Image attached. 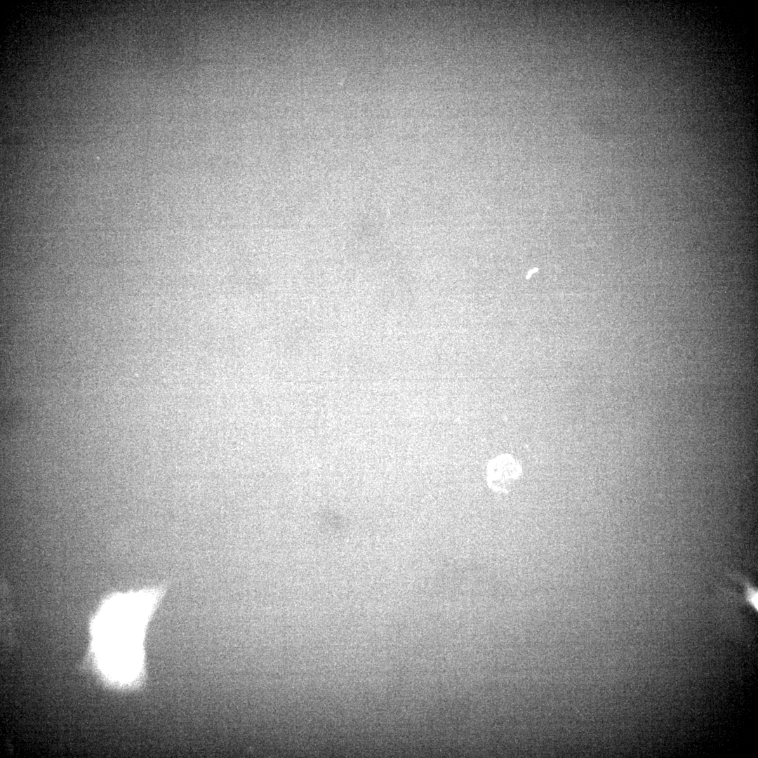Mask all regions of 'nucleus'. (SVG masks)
Returning <instances> with one entry per match:
<instances>
[{
  "instance_id": "obj_1",
  "label": "nucleus",
  "mask_w": 758,
  "mask_h": 758,
  "mask_svg": "<svg viewBox=\"0 0 758 758\" xmlns=\"http://www.w3.org/2000/svg\"><path fill=\"white\" fill-rule=\"evenodd\" d=\"M522 474L519 463L510 455H500L492 459L486 469V482L496 493L510 491Z\"/></svg>"
}]
</instances>
